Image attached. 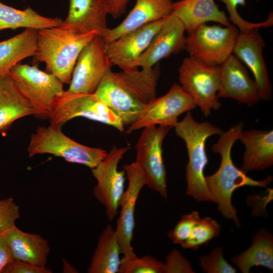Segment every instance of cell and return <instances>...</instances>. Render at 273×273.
<instances>
[{"mask_svg":"<svg viewBox=\"0 0 273 273\" xmlns=\"http://www.w3.org/2000/svg\"><path fill=\"white\" fill-rule=\"evenodd\" d=\"M160 75L156 64L148 69L106 73L94 95L128 126L156 97Z\"/></svg>","mask_w":273,"mask_h":273,"instance_id":"1","label":"cell"},{"mask_svg":"<svg viewBox=\"0 0 273 273\" xmlns=\"http://www.w3.org/2000/svg\"><path fill=\"white\" fill-rule=\"evenodd\" d=\"M243 128V124L240 122L226 131H222L219 134V138L212 150L214 153L220 155V164L215 173L205 176L207 187L218 205V211L225 218L233 220L238 227L240 222L237 209L232 203L233 192L244 186L265 188L272 180L271 176L261 180L254 179L233 163L231 156L232 147L239 140Z\"/></svg>","mask_w":273,"mask_h":273,"instance_id":"2","label":"cell"},{"mask_svg":"<svg viewBox=\"0 0 273 273\" xmlns=\"http://www.w3.org/2000/svg\"><path fill=\"white\" fill-rule=\"evenodd\" d=\"M96 36V31L76 34L58 26L38 30L33 61L44 63L47 72L69 84L79 54Z\"/></svg>","mask_w":273,"mask_h":273,"instance_id":"3","label":"cell"},{"mask_svg":"<svg viewBox=\"0 0 273 273\" xmlns=\"http://www.w3.org/2000/svg\"><path fill=\"white\" fill-rule=\"evenodd\" d=\"M176 134L184 140L188 151L186 166V194L198 202L215 200L207 186L204 169L208 162L205 144L208 138L219 134L222 130L207 121L199 122L190 111L174 126Z\"/></svg>","mask_w":273,"mask_h":273,"instance_id":"4","label":"cell"},{"mask_svg":"<svg viewBox=\"0 0 273 273\" xmlns=\"http://www.w3.org/2000/svg\"><path fill=\"white\" fill-rule=\"evenodd\" d=\"M27 151L32 157L38 154H50L64 158L71 163L84 165L91 169L107 156L101 148L89 147L76 142L66 135L61 127L51 124L39 126L30 136Z\"/></svg>","mask_w":273,"mask_h":273,"instance_id":"5","label":"cell"},{"mask_svg":"<svg viewBox=\"0 0 273 273\" xmlns=\"http://www.w3.org/2000/svg\"><path fill=\"white\" fill-rule=\"evenodd\" d=\"M8 75L33 109L34 116L49 119L57 99L65 90L64 83L35 65L21 62L10 71Z\"/></svg>","mask_w":273,"mask_h":273,"instance_id":"6","label":"cell"},{"mask_svg":"<svg viewBox=\"0 0 273 273\" xmlns=\"http://www.w3.org/2000/svg\"><path fill=\"white\" fill-rule=\"evenodd\" d=\"M180 86L193 99L205 117L221 107L217 93L220 82L219 66L205 63L191 57L185 58L178 69Z\"/></svg>","mask_w":273,"mask_h":273,"instance_id":"7","label":"cell"},{"mask_svg":"<svg viewBox=\"0 0 273 273\" xmlns=\"http://www.w3.org/2000/svg\"><path fill=\"white\" fill-rule=\"evenodd\" d=\"M84 117L111 125L123 132L122 121L95 95L65 90L58 98L49 118L50 124L62 127L68 121Z\"/></svg>","mask_w":273,"mask_h":273,"instance_id":"8","label":"cell"},{"mask_svg":"<svg viewBox=\"0 0 273 273\" xmlns=\"http://www.w3.org/2000/svg\"><path fill=\"white\" fill-rule=\"evenodd\" d=\"M239 32L233 25L222 27L204 24L188 34L185 49L190 57L219 66L233 54Z\"/></svg>","mask_w":273,"mask_h":273,"instance_id":"9","label":"cell"},{"mask_svg":"<svg viewBox=\"0 0 273 273\" xmlns=\"http://www.w3.org/2000/svg\"><path fill=\"white\" fill-rule=\"evenodd\" d=\"M171 128L165 126L144 128L135 145V163L146 177V185L165 199L167 198V173L162 145Z\"/></svg>","mask_w":273,"mask_h":273,"instance_id":"10","label":"cell"},{"mask_svg":"<svg viewBox=\"0 0 273 273\" xmlns=\"http://www.w3.org/2000/svg\"><path fill=\"white\" fill-rule=\"evenodd\" d=\"M196 107L192 98L180 85L174 83L165 95L156 97L143 109L126 132L157 125L172 128L178 122L179 115Z\"/></svg>","mask_w":273,"mask_h":273,"instance_id":"11","label":"cell"},{"mask_svg":"<svg viewBox=\"0 0 273 273\" xmlns=\"http://www.w3.org/2000/svg\"><path fill=\"white\" fill-rule=\"evenodd\" d=\"M129 149L113 146L106 157L91 169L97 181L93 189L94 195L105 207L110 221L114 220L118 214L119 202L124 192L126 173L124 170H118V163Z\"/></svg>","mask_w":273,"mask_h":273,"instance_id":"12","label":"cell"},{"mask_svg":"<svg viewBox=\"0 0 273 273\" xmlns=\"http://www.w3.org/2000/svg\"><path fill=\"white\" fill-rule=\"evenodd\" d=\"M106 43L96 36L82 50L73 69L68 91L93 94L112 66L106 52Z\"/></svg>","mask_w":273,"mask_h":273,"instance_id":"13","label":"cell"},{"mask_svg":"<svg viewBox=\"0 0 273 273\" xmlns=\"http://www.w3.org/2000/svg\"><path fill=\"white\" fill-rule=\"evenodd\" d=\"M123 168L127 175L128 185L119 202V207L121 209L115 230L121 254L129 258L136 255L131 244L135 226V207L142 189L147 185V180L135 162L126 164Z\"/></svg>","mask_w":273,"mask_h":273,"instance_id":"14","label":"cell"},{"mask_svg":"<svg viewBox=\"0 0 273 273\" xmlns=\"http://www.w3.org/2000/svg\"><path fill=\"white\" fill-rule=\"evenodd\" d=\"M166 17L106 43V52L112 66L116 65L125 71L138 69L140 57L162 27Z\"/></svg>","mask_w":273,"mask_h":273,"instance_id":"15","label":"cell"},{"mask_svg":"<svg viewBox=\"0 0 273 273\" xmlns=\"http://www.w3.org/2000/svg\"><path fill=\"white\" fill-rule=\"evenodd\" d=\"M258 29L239 31L233 54L252 72L260 100L268 101L271 98L272 86L263 56L264 41Z\"/></svg>","mask_w":273,"mask_h":273,"instance_id":"16","label":"cell"},{"mask_svg":"<svg viewBox=\"0 0 273 273\" xmlns=\"http://www.w3.org/2000/svg\"><path fill=\"white\" fill-rule=\"evenodd\" d=\"M220 82L218 98H231L249 107L260 100L254 79L242 62L231 54L219 65Z\"/></svg>","mask_w":273,"mask_h":273,"instance_id":"17","label":"cell"},{"mask_svg":"<svg viewBox=\"0 0 273 273\" xmlns=\"http://www.w3.org/2000/svg\"><path fill=\"white\" fill-rule=\"evenodd\" d=\"M108 14L104 0H69L68 15L58 27L76 34L96 31L104 38L110 29Z\"/></svg>","mask_w":273,"mask_h":273,"instance_id":"18","label":"cell"},{"mask_svg":"<svg viewBox=\"0 0 273 273\" xmlns=\"http://www.w3.org/2000/svg\"><path fill=\"white\" fill-rule=\"evenodd\" d=\"M185 31L183 23L171 13L140 57L139 66L142 69L152 68L163 59L185 49Z\"/></svg>","mask_w":273,"mask_h":273,"instance_id":"19","label":"cell"},{"mask_svg":"<svg viewBox=\"0 0 273 273\" xmlns=\"http://www.w3.org/2000/svg\"><path fill=\"white\" fill-rule=\"evenodd\" d=\"M172 0H136L135 5L125 19L110 29L103 38L106 43L170 15L173 11Z\"/></svg>","mask_w":273,"mask_h":273,"instance_id":"20","label":"cell"},{"mask_svg":"<svg viewBox=\"0 0 273 273\" xmlns=\"http://www.w3.org/2000/svg\"><path fill=\"white\" fill-rule=\"evenodd\" d=\"M244 145L240 169L245 173L266 169L273 165V130H242L239 139Z\"/></svg>","mask_w":273,"mask_h":273,"instance_id":"21","label":"cell"},{"mask_svg":"<svg viewBox=\"0 0 273 273\" xmlns=\"http://www.w3.org/2000/svg\"><path fill=\"white\" fill-rule=\"evenodd\" d=\"M6 238L13 258L47 266L50 247L48 241L40 235L25 232L14 224L7 230Z\"/></svg>","mask_w":273,"mask_h":273,"instance_id":"22","label":"cell"},{"mask_svg":"<svg viewBox=\"0 0 273 273\" xmlns=\"http://www.w3.org/2000/svg\"><path fill=\"white\" fill-rule=\"evenodd\" d=\"M172 13L181 21L188 34L210 21L224 26L232 25L214 0H180L173 3Z\"/></svg>","mask_w":273,"mask_h":273,"instance_id":"23","label":"cell"},{"mask_svg":"<svg viewBox=\"0 0 273 273\" xmlns=\"http://www.w3.org/2000/svg\"><path fill=\"white\" fill-rule=\"evenodd\" d=\"M34 115L28 101L8 75L0 77V133L7 131L18 119Z\"/></svg>","mask_w":273,"mask_h":273,"instance_id":"24","label":"cell"},{"mask_svg":"<svg viewBox=\"0 0 273 273\" xmlns=\"http://www.w3.org/2000/svg\"><path fill=\"white\" fill-rule=\"evenodd\" d=\"M38 30L27 28L12 37L0 41V77L8 75L22 60L34 55L37 50Z\"/></svg>","mask_w":273,"mask_h":273,"instance_id":"25","label":"cell"},{"mask_svg":"<svg viewBox=\"0 0 273 273\" xmlns=\"http://www.w3.org/2000/svg\"><path fill=\"white\" fill-rule=\"evenodd\" d=\"M231 261L243 273H248L253 266H261L273 270V236L265 229L257 231L251 246L233 257Z\"/></svg>","mask_w":273,"mask_h":273,"instance_id":"26","label":"cell"},{"mask_svg":"<svg viewBox=\"0 0 273 273\" xmlns=\"http://www.w3.org/2000/svg\"><path fill=\"white\" fill-rule=\"evenodd\" d=\"M121 254L115 230L109 224L100 235L98 243L87 269L88 273H117Z\"/></svg>","mask_w":273,"mask_h":273,"instance_id":"27","label":"cell"},{"mask_svg":"<svg viewBox=\"0 0 273 273\" xmlns=\"http://www.w3.org/2000/svg\"><path fill=\"white\" fill-rule=\"evenodd\" d=\"M62 21L59 18L41 16L30 7L18 10L0 2V31L19 28L40 30L57 27Z\"/></svg>","mask_w":273,"mask_h":273,"instance_id":"28","label":"cell"},{"mask_svg":"<svg viewBox=\"0 0 273 273\" xmlns=\"http://www.w3.org/2000/svg\"><path fill=\"white\" fill-rule=\"evenodd\" d=\"M220 229V224L211 217L201 218L192 229L188 238L180 245L185 249H197L217 237Z\"/></svg>","mask_w":273,"mask_h":273,"instance_id":"29","label":"cell"},{"mask_svg":"<svg viewBox=\"0 0 273 273\" xmlns=\"http://www.w3.org/2000/svg\"><path fill=\"white\" fill-rule=\"evenodd\" d=\"M164 263L146 255L121 259L118 273H163Z\"/></svg>","mask_w":273,"mask_h":273,"instance_id":"30","label":"cell"},{"mask_svg":"<svg viewBox=\"0 0 273 273\" xmlns=\"http://www.w3.org/2000/svg\"><path fill=\"white\" fill-rule=\"evenodd\" d=\"M223 2L229 14L228 19L236 26L239 28V31H246L253 28L260 27H268L273 24L272 14H269L268 18L264 21L259 23H252L244 20L237 11L239 5L246 6L245 0H219ZM258 1V0H256Z\"/></svg>","mask_w":273,"mask_h":273,"instance_id":"31","label":"cell"},{"mask_svg":"<svg viewBox=\"0 0 273 273\" xmlns=\"http://www.w3.org/2000/svg\"><path fill=\"white\" fill-rule=\"evenodd\" d=\"M200 265L207 273H235L237 269L224 258L223 249L221 247L213 249L208 255L200 257Z\"/></svg>","mask_w":273,"mask_h":273,"instance_id":"32","label":"cell"},{"mask_svg":"<svg viewBox=\"0 0 273 273\" xmlns=\"http://www.w3.org/2000/svg\"><path fill=\"white\" fill-rule=\"evenodd\" d=\"M200 218L199 212L196 211L183 215L174 228L168 232L169 238L173 243L180 245L188 238L192 229Z\"/></svg>","mask_w":273,"mask_h":273,"instance_id":"33","label":"cell"},{"mask_svg":"<svg viewBox=\"0 0 273 273\" xmlns=\"http://www.w3.org/2000/svg\"><path fill=\"white\" fill-rule=\"evenodd\" d=\"M20 216L19 207L12 197L0 199V232L15 224Z\"/></svg>","mask_w":273,"mask_h":273,"instance_id":"34","label":"cell"},{"mask_svg":"<svg viewBox=\"0 0 273 273\" xmlns=\"http://www.w3.org/2000/svg\"><path fill=\"white\" fill-rule=\"evenodd\" d=\"M193 266L178 250L173 249L167 255L163 273H194Z\"/></svg>","mask_w":273,"mask_h":273,"instance_id":"35","label":"cell"},{"mask_svg":"<svg viewBox=\"0 0 273 273\" xmlns=\"http://www.w3.org/2000/svg\"><path fill=\"white\" fill-rule=\"evenodd\" d=\"M48 267H40L13 258L5 267L3 273H52Z\"/></svg>","mask_w":273,"mask_h":273,"instance_id":"36","label":"cell"},{"mask_svg":"<svg viewBox=\"0 0 273 273\" xmlns=\"http://www.w3.org/2000/svg\"><path fill=\"white\" fill-rule=\"evenodd\" d=\"M9 228L0 232V273H3L6 266L13 258L6 238Z\"/></svg>","mask_w":273,"mask_h":273,"instance_id":"37","label":"cell"},{"mask_svg":"<svg viewBox=\"0 0 273 273\" xmlns=\"http://www.w3.org/2000/svg\"><path fill=\"white\" fill-rule=\"evenodd\" d=\"M108 14L117 19L126 12L127 6L130 0H104Z\"/></svg>","mask_w":273,"mask_h":273,"instance_id":"38","label":"cell"}]
</instances>
